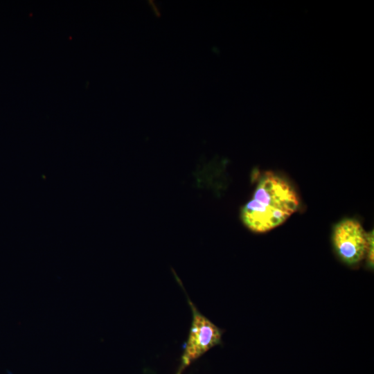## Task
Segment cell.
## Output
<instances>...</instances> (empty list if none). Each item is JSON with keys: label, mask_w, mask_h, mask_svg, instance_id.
I'll return each instance as SVG.
<instances>
[{"label": "cell", "mask_w": 374, "mask_h": 374, "mask_svg": "<svg viewBox=\"0 0 374 374\" xmlns=\"http://www.w3.org/2000/svg\"><path fill=\"white\" fill-rule=\"evenodd\" d=\"M299 206L293 186L283 177L267 172L258 181L252 198L243 206L240 218L255 233H265L284 223Z\"/></svg>", "instance_id": "1"}, {"label": "cell", "mask_w": 374, "mask_h": 374, "mask_svg": "<svg viewBox=\"0 0 374 374\" xmlns=\"http://www.w3.org/2000/svg\"><path fill=\"white\" fill-rule=\"evenodd\" d=\"M365 258L367 265L373 269V230L367 233V246Z\"/></svg>", "instance_id": "4"}, {"label": "cell", "mask_w": 374, "mask_h": 374, "mask_svg": "<svg viewBox=\"0 0 374 374\" xmlns=\"http://www.w3.org/2000/svg\"><path fill=\"white\" fill-rule=\"evenodd\" d=\"M332 240L339 258L349 266H355L365 258L367 233L359 222L346 218L333 229Z\"/></svg>", "instance_id": "3"}, {"label": "cell", "mask_w": 374, "mask_h": 374, "mask_svg": "<svg viewBox=\"0 0 374 374\" xmlns=\"http://www.w3.org/2000/svg\"><path fill=\"white\" fill-rule=\"evenodd\" d=\"M181 287L186 293L184 286ZM186 298L193 319L177 374H181L191 363L214 346L220 345L223 333L220 328L199 311L187 294Z\"/></svg>", "instance_id": "2"}]
</instances>
